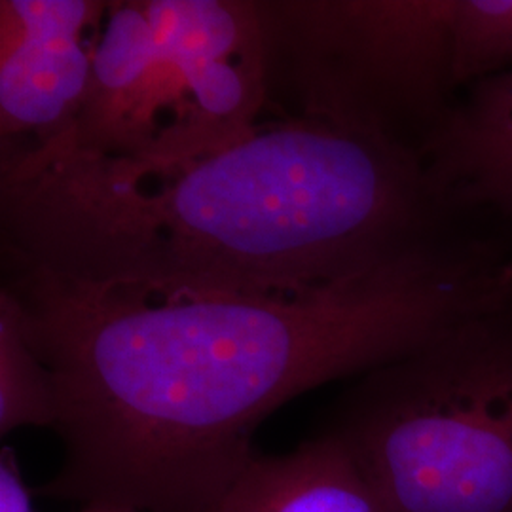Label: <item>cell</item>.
I'll list each match as a JSON object with an SVG mask.
<instances>
[{
    "instance_id": "1",
    "label": "cell",
    "mask_w": 512,
    "mask_h": 512,
    "mask_svg": "<svg viewBox=\"0 0 512 512\" xmlns=\"http://www.w3.org/2000/svg\"><path fill=\"white\" fill-rule=\"evenodd\" d=\"M505 266L448 232L327 285L275 291L88 283L2 256L0 294L52 378L63 444L35 494L213 512L272 412L505 300Z\"/></svg>"
},
{
    "instance_id": "2",
    "label": "cell",
    "mask_w": 512,
    "mask_h": 512,
    "mask_svg": "<svg viewBox=\"0 0 512 512\" xmlns=\"http://www.w3.org/2000/svg\"><path fill=\"white\" fill-rule=\"evenodd\" d=\"M420 156L270 109L169 167L69 148L0 164L2 256L88 283L310 289L448 232Z\"/></svg>"
},
{
    "instance_id": "3",
    "label": "cell",
    "mask_w": 512,
    "mask_h": 512,
    "mask_svg": "<svg viewBox=\"0 0 512 512\" xmlns=\"http://www.w3.org/2000/svg\"><path fill=\"white\" fill-rule=\"evenodd\" d=\"M321 433L389 512H512V296L359 376Z\"/></svg>"
},
{
    "instance_id": "4",
    "label": "cell",
    "mask_w": 512,
    "mask_h": 512,
    "mask_svg": "<svg viewBox=\"0 0 512 512\" xmlns=\"http://www.w3.org/2000/svg\"><path fill=\"white\" fill-rule=\"evenodd\" d=\"M268 112L258 0H109L84 109L54 145L169 167L238 143Z\"/></svg>"
},
{
    "instance_id": "5",
    "label": "cell",
    "mask_w": 512,
    "mask_h": 512,
    "mask_svg": "<svg viewBox=\"0 0 512 512\" xmlns=\"http://www.w3.org/2000/svg\"><path fill=\"white\" fill-rule=\"evenodd\" d=\"M258 10L274 110L420 156L458 101L454 0H258Z\"/></svg>"
},
{
    "instance_id": "6",
    "label": "cell",
    "mask_w": 512,
    "mask_h": 512,
    "mask_svg": "<svg viewBox=\"0 0 512 512\" xmlns=\"http://www.w3.org/2000/svg\"><path fill=\"white\" fill-rule=\"evenodd\" d=\"M105 10V0H0V162L73 131Z\"/></svg>"
},
{
    "instance_id": "7",
    "label": "cell",
    "mask_w": 512,
    "mask_h": 512,
    "mask_svg": "<svg viewBox=\"0 0 512 512\" xmlns=\"http://www.w3.org/2000/svg\"><path fill=\"white\" fill-rule=\"evenodd\" d=\"M420 158L442 207L512 220V69L465 88Z\"/></svg>"
},
{
    "instance_id": "8",
    "label": "cell",
    "mask_w": 512,
    "mask_h": 512,
    "mask_svg": "<svg viewBox=\"0 0 512 512\" xmlns=\"http://www.w3.org/2000/svg\"><path fill=\"white\" fill-rule=\"evenodd\" d=\"M213 512H389L348 450L317 433L281 456L256 454Z\"/></svg>"
},
{
    "instance_id": "9",
    "label": "cell",
    "mask_w": 512,
    "mask_h": 512,
    "mask_svg": "<svg viewBox=\"0 0 512 512\" xmlns=\"http://www.w3.org/2000/svg\"><path fill=\"white\" fill-rule=\"evenodd\" d=\"M52 378L29 344L18 311L0 294V435L19 427H54Z\"/></svg>"
},
{
    "instance_id": "10",
    "label": "cell",
    "mask_w": 512,
    "mask_h": 512,
    "mask_svg": "<svg viewBox=\"0 0 512 512\" xmlns=\"http://www.w3.org/2000/svg\"><path fill=\"white\" fill-rule=\"evenodd\" d=\"M512 69V0H454L459 90Z\"/></svg>"
},
{
    "instance_id": "11",
    "label": "cell",
    "mask_w": 512,
    "mask_h": 512,
    "mask_svg": "<svg viewBox=\"0 0 512 512\" xmlns=\"http://www.w3.org/2000/svg\"><path fill=\"white\" fill-rule=\"evenodd\" d=\"M35 492L27 486L18 456L10 446L0 452V512H37Z\"/></svg>"
},
{
    "instance_id": "12",
    "label": "cell",
    "mask_w": 512,
    "mask_h": 512,
    "mask_svg": "<svg viewBox=\"0 0 512 512\" xmlns=\"http://www.w3.org/2000/svg\"><path fill=\"white\" fill-rule=\"evenodd\" d=\"M501 285L505 289H512V262H509L501 272Z\"/></svg>"
},
{
    "instance_id": "13",
    "label": "cell",
    "mask_w": 512,
    "mask_h": 512,
    "mask_svg": "<svg viewBox=\"0 0 512 512\" xmlns=\"http://www.w3.org/2000/svg\"><path fill=\"white\" fill-rule=\"evenodd\" d=\"M78 512H141L133 509H78Z\"/></svg>"
}]
</instances>
